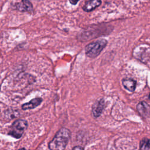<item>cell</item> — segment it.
I'll use <instances>...</instances> for the list:
<instances>
[{"label":"cell","instance_id":"4fadbf2b","mask_svg":"<svg viewBox=\"0 0 150 150\" xmlns=\"http://www.w3.org/2000/svg\"><path fill=\"white\" fill-rule=\"evenodd\" d=\"M19 150H26L24 148H21V149H19Z\"/></svg>","mask_w":150,"mask_h":150},{"label":"cell","instance_id":"52a82bcc","mask_svg":"<svg viewBox=\"0 0 150 150\" xmlns=\"http://www.w3.org/2000/svg\"><path fill=\"white\" fill-rule=\"evenodd\" d=\"M104 108V101L100 100L96 101L92 108V112L95 117H98L101 114Z\"/></svg>","mask_w":150,"mask_h":150},{"label":"cell","instance_id":"277c9868","mask_svg":"<svg viewBox=\"0 0 150 150\" xmlns=\"http://www.w3.org/2000/svg\"><path fill=\"white\" fill-rule=\"evenodd\" d=\"M137 110L139 114L144 118L150 115V106L145 101H142L137 105Z\"/></svg>","mask_w":150,"mask_h":150},{"label":"cell","instance_id":"30bf717a","mask_svg":"<svg viewBox=\"0 0 150 150\" xmlns=\"http://www.w3.org/2000/svg\"><path fill=\"white\" fill-rule=\"evenodd\" d=\"M141 150H150V139L143 138L140 142Z\"/></svg>","mask_w":150,"mask_h":150},{"label":"cell","instance_id":"5bb4252c","mask_svg":"<svg viewBox=\"0 0 150 150\" xmlns=\"http://www.w3.org/2000/svg\"><path fill=\"white\" fill-rule=\"evenodd\" d=\"M149 100H150V94H149Z\"/></svg>","mask_w":150,"mask_h":150},{"label":"cell","instance_id":"7c38bea8","mask_svg":"<svg viewBox=\"0 0 150 150\" xmlns=\"http://www.w3.org/2000/svg\"><path fill=\"white\" fill-rule=\"evenodd\" d=\"M73 150H84L83 148L80 146H76L73 148Z\"/></svg>","mask_w":150,"mask_h":150},{"label":"cell","instance_id":"9c48e42d","mask_svg":"<svg viewBox=\"0 0 150 150\" xmlns=\"http://www.w3.org/2000/svg\"><path fill=\"white\" fill-rule=\"evenodd\" d=\"M122 84L129 91H134L136 87V81L132 79H125L122 81Z\"/></svg>","mask_w":150,"mask_h":150},{"label":"cell","instance_id":"5b68a950","mask_svg":"<svg viewBox=\"0 0 150 150\" xmlns=\"http://www.w3.org/2000/svg\"><path fill=\"white\" fill-rule=\"evenodd\" d=\"M16 9L21 12H31L33 11V6L29 0H22L21 2L16 5Z\"/></svg>","mask_w":150,"mask_h":150},{"label":"cell","instance_id":"ba28073f","mask_svg":"<svg viewBox=\"0 0 150 150\" xmlns=\"http://www.w3.org/2000/svg\"><path fill=\"white\" fill-rule=\"evenodd\" d=\"M42 101V99L41 98H35L31 100L29 103H26L23 104L22 105V109L23 110H30L38 106Z\"/></svg>","mask_w":150,"mask_h":150},{"label":"cell","instance_id":"3957f363","mask_svg":"<svg viewBox=\"0 0 150 150\" xmlns=\"http://www.w3.org/2000/svg\"><path fill=\"white\" fill-rule=\"evenodd\" d=\"M27 127L28 122L26 120H18L12 124L8 134L15 138H19L22 137Z\"/></svg>","mask_w":150,"mask_h":150},{"label":"cell","instance_id":"6da1fadb","mask_svg":"<svg viewBox=\"0 0 150 150\" xmlns=\"http://www.w3.org/2000/svg\"><path fill=\"white\" fill-rule=\"evenodd\" d=\"M70 137V131L66 128H61L49 144L50 150H64Z\"/></svg>","mask_w":150,"mask_h":150},{"label":"cell","instance_id":"7a4b0ae2","mask_svg":"<svg viewBox=\"0 0 150 150\" xmlns=\"http://www.w3.org/2000/svg\"><path fill=\"white\" fill-rule=\"evenodd\" d=\"M107 44V40L101 39L88 44L85 47L86 54L91 58L97 57Z\"/></svg>","mask_w":150,"mask_h":150},{"label":"cell","instance_id":"8992f818","mask_svg":"<svg viewBox=\"0 0 150 150\" xmlns=\"http://www.w3.org/2000/svg\"><path fill=\"white\" fill-rule=\"evenodd\" d=\"M101 4V0H89L85 3L83 6V9L85 12H90L98 7Z\"/></svg>","mask_w":150,"mask_h":150},{"label":"cell","instance_id":"8fae6325","mask_svg":"<svg viewBox=\"0 0 150 150\" xmlns=\"http://www.w3.org/2000/svg\"><path fill=\"white\" fill-rule=\"evenodd\" d=\"M80 0H69V2H70V4H71L72 5H76L77 4V2L79 1Z\"/></svg>","mask_w":150,"mask_h":150}]
</instances>
